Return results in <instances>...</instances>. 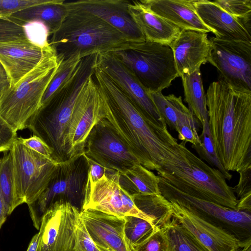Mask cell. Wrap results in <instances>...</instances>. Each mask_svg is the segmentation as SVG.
<instances>
[{
    "label": "cell",
    "mask_w": 251,
    "mask_h": 251,
    "mask_svg": "<svg viewBox=\"0 0 251 251\" xmlns=\"http://www.w3.org/2000/svg\"><path fill=\"white\" fill-rule=\"evenodd\" d=\"M93 77L103 94L105 118L139 163L150 171H157L172 156L177 140L166 124L158 125L148 120L129 97L96 64Z\"/></svg>",
    "instance_id": "6da1fadb"
},
{
    "label": "cell",
    "mask_w": 251,
    "mask_h": 251,
    "mask_svg": "<svg viewBox=\"0 0 251 251\" xmlns=\"http://www.w3.org/2000/svg\"><path fill=\"white\" fill-rule=\"evenodd\" d=\"M206 95L208 122L216 153L226 170L251 167V93L213 81Z\"/></svg>",
    "instance_id": "7a4b0ae2"
},
{
    "label": "cell",
    "mask_w": 251,
    "mask_h": 251,
    "mask_svg": "<svg viewBox=\"0 0 251 251\" xmlns=\"http://www.w3.org/2000/svg\"><path fill=\"white\" fill-rule=\"evenodd\" d=\"M158 176L190 196L235 209L237 199L223 174L210 167L182 142L156 171Z\"/></svg>",
    "instance_id": "3957f363"
},
{
    "label": "cell",
    "mask_w": 251,
    "mask_h": 251,
    "mask_svg": "<svg viewBox=\"0 0 251 251\" xmlns=\"http://www.w3.org/2000/svg\"><path fill=\"white\" fill-rule=\"evenodd\" d=\"M67 15L50 44L58 58H81L128 48L133 43L99 17L85 11L67 9Z\"/></svg>",
    "instance_id": "277c9868"
},
{
    "label": "cell",
    "mask_w": 251,
    "mask_h": 251,
    "mask_svg": "<svg viewBox=\"0 0 251 251\" xmlns=\"http://www.w3.org/2000/svg\"><path fill=\"white\" fill-rule=\"evenodd\" d=\"M96 55L82 59L73 79L46 106L30 119L26 128L43 140L53 151L52 159L60 163L67 160L64 137L77 96L93 75Z\"/></svg>",
    "instance_id": "5b68a950"
},
{
    "label": "cell",
    "mask_w": 251,
    "mask_h": 251,
    "mask_svg": "<svg viewBox=\"0 0 251 251\" xmlns=\"http://www.w3.org/2000/svg\"><path fill=\"white\" fill-rule=\"evenodd\" d=\"M52 48L39 64L0 98V116L16 131L26 128L61 61Z\"/></svg>",
    "instance_id": "8992f818"
},
{
    "label": "cell",
    "mask_w": 251,
    "mask_h": 251,
    "mask_svg": "<svg viewBox=\"0 0 251 251\" xmlns=\"http://www.w3.org/2000/svg\"><path fill=\"white\" fill-rule=\"evenodd\" d=\"M149 93L162 92L178 75L169 45L145 40L112 52Z\"/></svg>",
    "instance_id": "52a82bcc"
},
{
    "label": "cell",
    "mask_w": 251,
    "mask_h": 251,
    "mask_svg": "<svg viewBox=\"0 0 251 251\" xmlns=\"http://www.w3.org/2000/svg\"><path fill=\"white\" fill-rule=\"evenodd\" d=\"M88 177L84 151L59 163L58 169L48 186L33 203L28 205L34 226L39 229L44 214L55 202H69L82 210Z\"/></svg>",
    "instance_id": "ba28073f"
},
{
    "label": "cell",
    "mask_w": 251,
    "mask_h": 251,
    "mask_svg": "<svg viewBox=\"0 0 251 251\" xmlns=\"http://www.w3.org/2000/svg\"><path fill=\"white\" fill-rule=\"evenodd\" d=\"M9 151L16 198L20 205L25 203L28 205L35 202L47 188L59 163L29 149L17 138Z\"/></svg>",
    "instance_id": "9c48e42d"
},
{
    "label": "cell",
    "mask_w": 251,
    "mask_h": 251,
    "mask_svg": "<svg viewBox=\"0 0 251 251\" xmlns=\"http://www.w3.org/2000/svg\"><path fill=\"white\" fill-rule=\"evenodd\" d=\"M158 178L160 194L169 201L176 203L223 229L242 243L251 239V213L190 196L171 185L160 176Z\"/></svg>",
    "instance_id": "30bf717a"
},
{
    "label": "cell",
    "mask_w": 251,
    "mask_h": 251,
    "mask_svg": "<svg viewBox=\"0 0 251 251\" xmlns=\"http://www.w3.org/2000/svg\"><path fill=\"white\" fill-rule=\"evenodd\" d=\"M105 114L103 94L93 75L77 96L65 135L67 159L84 151L90 131L99 121L105 118Z\"/></svg>",
    "instance_id": "8fae6325"
},
{
    "label": "cell",
    "mask_w": 251,
    "mask_h": 251,
    "mask_svg": "<svg viewBox=\"0 0 251 251\" xmlns=\"http://www.w3.org/2000/svg\"><path fill=\"white\" fill-rule=\"evenodd\" d=\"M209 39L207 62L217 69L219 80L236 90L251 93V42Z\"/></svg>",
    "instance_id": "7c38bea8"
},
{
    "label": "cell",
    "mask_w": 251,
    "mask_h": 251,
    "mask_svg": "<svg viewBox=\"0 0 251 251\" xmlns=\"http://www.w3.org/2000/svg\"><path fill=\"white\" fill-rule=\"evenodd\" d=\"M119 179V173L108 168L96 182L87 178L82 211L92 209L119 218L133 216L153 225L152 219L136 207L132 196L121 187Z\"/></svg>",
    "instance_id": "4fadbf2b"
},
{
    "label": "cell",
    "mask_w": 251,
    "mask_h": 251,
    "mask_svg": "<svg viewBox=\"0 0 251 251\" xmlns=\"http://www.w3.org/2000/svg\"><path fill=\"white\" fill-rule=\"evenodd\" d=\"M84 154L102 166L120 173L140 163L105 118L99 121L90 131L86 142Z\"/></svg>",
    "instance_id": "5bb4252c"
},
{
    "label": "cell",
    "mask_w": 251,
    "mask_h": 251,
    "mask_svg": "<svg viewBox=\"0 0 251 251\" xmlns=\"http://www.w3.org/2000/svg\"><path fill=\"white\" fill-rule=\"evenodd\" d=\"M80 212L63 200L53 203L41 220L37 251H75Z\"/></svg>",
    "instance_id": "9a60e30c"
},
{
    "label": "cell",
    "mask_w": 251,
    "mask_h": 251,
    "mask_svg": "<svg viewBox=\"0 0 251 251\" xmlns=\"http://www.w3.org/2000/svg\"><path fill=\"white\" fill-rule=\"evenodd\" d=\"M95 64L129 97L148 120L158 125L165 124L161 119L149 92L112 52L96 54Z\"/></svg>",
    "instance_id": "2e32d148"
},
{
    "label": "cell",
    "mask_w": 251,
    "mask_h": 251,
    "mask_svg": "<svg viewBox=\"0 0 251 251\" xmlns=\"http://www.w3.org/2000/svg\"><path fill=\"white\" fill-rule=\"evenodd\" d=\"M129 0H79L65 1L67 9L78 10L102 19L124 34L131 43L145 41V38L129 13Z\"/></svg>",
    "instance_id": "e0dca14e"
},
{
    "label": "cell",
    "mask_w": 251,
    "mask_h": 251,
    "mask_svg": "<svg viewBox=\"0 0 251 251\" xmlns=\"http://www.w3.org/2000/svg\"><path fill=\"white\" fill-rule=\"evenodd\" d=\"M79 217L100 251H133L125 235L124 218L92 209L83 210Z\"/></svg>",
    "instance_id": "ac0fdd59"
},
{
    "label": "cell",
    "mask_w": 251,
    "mask_h": 251,
    "mask_svg": "<svg viewBox=\"0 0 251 251\" xmlns=\"http://www.w3.org/2000/svg\"><path fill=\"white\" fill-rule=\"evenodd\" d=\"M52 47L43 49L31 43L26 37L0 41V62L10 81L16 85L40 62Z\"/></svg>",
    "instance_id": "d6986e66"
},
{
    "label": "cell",
    "mask_w": 251,
    "mask_h": 251,
    "mask_svg": "<svg viewBox=\"0 0 251 251\" xmlns=\"http://www.w3.org/2000/svg\"><path fill=\"white\" fill-rule=\"evenodd\" d=\"M173 217L210 251H237L241 242L223 229L210 224L175 202Z\"/></svg>",
    "instance_id": "ffe728a7"
},
{
    "label": "cell",
    "mask_w": 251,
    "mask_h": 251,
    "mask_svg": "<svg viewBox=\"0 0 251 251\" xmlns=\"http://www.w3.org/2000/svg\"><path fill=\"white\" fill-rule=\"evenodd\" d=\"M178 76L190 75L207 62L211 43L206 33L181 30L170 45Z\"/></svg>",
    "instance_id": "44dd1931"
},
{
    "label": "cell",
    "mask_w": 251,
    "mask_h": 251,
    "mask_svg": "<svg viewBox=\"0 0 251 251\" xmlns=\"http://www.w3.org/2000/svg\"><path fill=\"white\" fill-rule=\"evenodd\" d=\"M195 7L202 23L217 39L251 42V29L213 1L196 0Z\"/></svg>",
    "instance_id": "7402d4cb"
},
{
    "label": "cell",
    "mask_w": 251,
    "mask_h": 251,
    "mask_svg": "<svg viewBox=\"0 0 251 251\" xmlns=\"http://www.w3.org/2000/svg\"><path fill=\"white\" fill-rule=\"evenodd\" d=\"M196 0H141L151 12L181 30L212 32L201 21L195 7Z\"/></svg>",
    "instance_id": "603a6c76"
},
{
    "label": "cell",
    "mask_w": 251,
    "mask_h": 251,
    "mask_svg": "<svg viewBox=\"0 0 251 251\" xmlns=\"http://www.w3.org/2000/svg\"><path fill=\"white\" fill-rule=\"evenodd\" d=\"M129 14L145 40L169 46L177 37L181 29L151 12L141 0L129 1Z\"/></svg>",
    "instance_id": "cb8c5ba5"
},
{
    "label": "cell",
    "mask_w": 251,
    "mask_h": 251,
    "mask_svg": "<svg viewBox=\"0 0 251 251\" xmlns=\"http://www.w3.org/2000/svg\"><path fill=\"white\" fill-rule=\"evenodd\" d=\"M64 0H50L46 3L29 7L10 17L23 23L38 20L43 22L48 27L50 35H52L61 26L67 11Z\"/></svg>",
    "instance_id": "d4e9b609"
},
{
    "label": "cell",
    "mask_w": 251,
    "mask_h": 251,
    "mask_svg": "<svg viewBox=\"0 0 251 251\" xmlns=\"http://www.w3.org/2000/svg\"><path fill=\"white\" fill-rule=\"evenodd\" d=\"M119 183L130 195L160 194L158 176L140 163L124 173H119Z\"/></svg>",
    "instance_id": "484cf974"
},
{
    "label": "cell",
    "mask_w": 251,
    "mask_h": 251,
    "mask_svg": "<svg viewBox=\"0 0 251 251\" xmlns=\"http://www.w3.org/2000/svg\"><path fill=\"white\" fill-rule=\"evenodd\" d=\"M181 78L184 100L188 108L201 125L208 119V110L200 69L190 75H183Z\"/></svg>",
    "instance_id": "4316f807"
},
{
    "label": "cell",
    "mask_w": 251,
    "mask_h": 251,
    "mask_svg": "<svg viewBox=\"0 0 251 251\" xmlns=\"http://www.w3.org/2000/svg\"><path fill=\"white\" fill-rule=\"evenodd\" d=\"M136 207L152 219L158 229L173 219L171 203L161 194L132 195Z\"/></svg>",
    "instance_id": "83f0119b"
},
{
    "label": "cell",
    "mask_w": 251,
    "mask_h": 251,
    "mask_svg": "<svg viewBox=\"0 0 251 251\" xmlns=\"http://www.w3.org/2000/svg\"><path fill=\"white\" fill-rule=\"evenodd\" d=\"M82 59L75 56L61 61L55 75L43 95L39 109L46 106L67 86L78 72Z\"/></svg>",
    "instance_id": "f1b7e54d"
},
{
    "label": "cell",
    "mask_w": 251,
    "mask_h": 251,
    "mask_svg": "<svg viewBox=\"0 0 251 251\" xmlns=\"http://www.w3.org/2000/svg\"><path fill=\"white\" fill-rule=\"evenodd\" d=\"M149 93L162 121L171 129L176 131L178 119L187 108L181 97L174 94L164 96L162 92Z\"/></svg>",
    "instance_id": "f546056e"
},
{
    "label": "cell",
    "mask_w": 251,
    "mask_h": 251,
    "mask_svg": "<svg viewBox=\"0 0 251 251\" xmlns=\"http://www.w3.org/2000/svg\"><path fill=\"white\" fill-rule=\"evenodd\" d=\"M0 194L10 215L20 205L15 193L12 159L10 151L6 152L0 158Z\"/></svg>",
    "instance_id": "4dcf8cb0"
},
{
    "label": "cell",
    "mask_w": 251,
    "mask_h": 251,
    "mask_svg": "<svg viewBox=\"0 0 251 251\" xmlns=\"http://www.w3.org/2000/svg\"><path fill=\"white\" fill-rule=\"evenodd\" d=\"M163 227L169 237L173 251H210L174 218Z\"/></svg>",
    "instance_id": "1f68e13d"
},
{
    "label": "cell",
    "mask_w": 251,
    "mask_h": 251,
    "mask_svg": "<svg viewBox=\"0 0 251 251\" xmlns=\"http://www.w3.org/2000/svg\"><path fill=\"white\" fill-rule=\"evenodd\" d=\"M125 235L132 248L147 240L157 228L150 222L133 216L124 217Z\"/></svg>",
    "instance_id": "d6a6232c"
},
{
    "label": "cell",
    "mask_w": 251,
    "mask_h": 251,
    "mask_svg": "<svg viewBox=\"0 0 251 251\" xmlns=\"http://www.w3.org/2000/svg\"><path fill=\"white\" fill-rule=\"evenodd\" d=\"M201 126L202 129L200 136L201 144L194 148L200 155H201L208 163L220 171L226 179L230 180L232 176L229 172L225 169L219 159L209 128L208 119L205 120Z\"/></svg>",
    "instance_id": "836d02e7"
},
{
    "label": "cell",
    "mask_w": 251,
    "mask_h": 251,
    "mask_svg": "<svg viewBox=\"0 0 251 251\" xmlns=\"http://www.w3.org/2000/svg\"><path fill=\"white\" fill-rule=\"evenodd\" d=\"M198 120L188 108H187L179 116L176 131L178 133L179 139L186 143L189 142L194 147L201 144L198 134Z\"/></svg>",
    "instance_id": "e575fe53"
},
{
    "label": "cell",
    "mask_w": 251,
    "mask_h": 251,
    "mask_svg": "<svg viewBox=\"0 0 251 251\" xmlns=\"http://www.w3.org/2000/svg\"><path fill=\"white\" fill-rule=\"evenodd\" d=\"M214 2L251 29V0H217Z\"/></svg>",
    "instance_id": "d590c367"
},
{
    "label": "cell",
    "mask_w": 251,
    "mask_h": 251,
    "mask_svg": "<svg viewBox=\"0 0 251 251\" xmlns=\"http://www.w3.org/2000/svg\"><path fill=\"white\" fill-rule=\"evenodd\" d=\"M23 27L26 38L33 44L43 49L50 47L49 41L50 32L43 22L29 21L25 23Z\"/></svg>",
    "instance_id": "8d00e7d4"
},
{
    "label": "cell",
    "mask_w": 251,
    "mask_h": 251,
    "mask_svg": "<svg viewBox=\"0 0 251 251\" xmlns=\"http://www.w3.org/2000/svg\"><path fill=\"white\" fill-rule=\"evenodd\" d=\"M132 249L133 251H173L163 227L155 230L147 240Z\"/></svg>",
    "instance_id": "74e56055"
},
{
    "label": "cell",
    "mask_w": 251,
    "mask_h": 251,
    "mask_svg": "<svg viewBox=\"0 0 251 251\" xmlns=\"http://www.w3.org/2000/svg\"><path fill=\"white\" fill-rule=\"evenodd\" d=\"M24 24L11 17H0V41L25 37Z\"/></svg>",
    "instance_id": "f35d334b"
},
{
    "label": "cell",
    "mask_w": 251,
    "mask_h": 251,
    "mask_svg": "<svg viewBox=\"0 0 251 251\" xmlns=\"http://www.w3.org/2000/svg\"><path fill=\"white\" fill-rule=\"evenodd\" d=\"M50 0H0V17L11 15L38 5L48 3Z\"/></svg>",
    "instance_id": "ab89813d"
},
{
    "label": "cell",
    "mask_w": 251,
    "mask_h": 251,
    "mask_svg": "<svg viewBox=\"0 0 251 251\" xmlns=\"http://www.w3.org/2000/svg\"><path fill=\"white\" fill-rule=\"evenodd\" d=\"M75 251H100L90 237L80 217L76 225Z\"/></svg>",
    "instance_id": "60d3db41"
},
{
    "label": "cell",
    "mask_w": 251,
    "mask_h": 251,
    "mask_svg": "<svg viewBox=\"0 0 251 251\" xmlns=\"http://www.w3.org/2000/svg\"><path fill=\"white\" fill-rule=\"evenodd\" d=\"M17 138V131L0 116V152L9 151Z\"/></svg>",
    "instance_id": "b9f144b4"
},
{
    "label": "cell",
    "mask_w": 251,
    "mask_h": 251,
    "mask_svg": "<svg viewBox=\"0 0 251 251\" xmlns=\"http://www.w3.org/2000/svg\"><path fill=\"white\" fill-rule=\"evenodd\" d=\"M25 146L49 159H52V150L40 138L33 135L29 138L17 137Z\"/></svg>",
    "instance_id": "7bdbcfd3"
},
{
    "label": "cell",
    "mask_w": 251,
    "mask_h": 251,
    "mask_svg": "<svg viewBox=\"0 0 251 251\" xmlns=\"http://www.w3.org/2000/svg\"><path fill=\"white\" fill-rule=\"evenodd\" d=\"M238 184L233 188L238 198L251 195V167L241 171Z\"/></svg>",
    "instance_id": "ee69618b"
},
{
    "label": "cell",
    "mask_w": 251,
    "mask_h": 251,
    "mask_svg": "<svg viewBox=\"0 0 251 251\" xmlns=\"http://www.w3.org/2000/svg\"><path fill=\"white\" fill-rule=\"evenodd\" d=\"M85 155V154H84ZM88 165V179L93 183L97 182L104 175L106 168L85 155Z\"/></svg>",
    "instance_id": "f6af8a7d"
},
{
    "label": "cell",
    "mask_w": 251,
    "mask_h": 251,
    "mask_svg": "<svg viewBox=\"0 0 251 251\" xmlns=\"http://www.w3.org/2000/svg\"><path fill=\"white\" fill-rule=\"evenodd\" d=\"M10 87V81L7 74L0 62V98Z\"/></svg>",
    "instance_id": "bcb514c9"
},
{
    "label": "cell",
    "mask_w": 251,
    "mask_h": 251,
    "mask_svg": "<svg viewBox=\"0 0 251 251\" xmlns=\"http://www.w3.org/2000/svg\"><path fill=\"white\" fill-rule=\"evenodd\" d=\"M235 209L248 213L251 212V195L243 197L237 200Z\"/></svg>",
    "instance_id": "7dc6e473"
},
{
    "label": "cell",
    "mask_w": 251,
    "mask_h": 251,
    "mask_svg": "<svg viewBox=\"0 0 251 251\" xmlns=\"http://www.w3.org/2000/svg\"><path fill=\"white\" fill-rule=\"evenodd\" d=\"M9 216L5 204L0 194V228Z\"/></svg>",
    "instance_id": "c3c4849f"
},
{
    "label": "cell",
    "mask_w": 251,
    "mask_h": 251,
    "mask_svg": "<svg viewBox=\"0 0 251 251\" xmlns=\"http://www.w3.org/2000/svg\"><path fill=\"white\" fill-rule=\"evenodd\" d=\"M39 234H35L31 238L26 251H37Z\"/></svg>",
    "instance_id": "681fc988"
},
{
    "label": "cell",
    "mask_w": 251,
    "mask_h": 251,
    "mask_svg": "<svg viewBox=\"0 0 251 251\" xmlns=\"http://www.w3.org/2000/svg\"><path fill=\"white\" fill-rule=\"evenodd\" d=\"M237 251H251V239L241 243V248Z\"/></svg>",
    "instance_id": "f907efd6"
}]
</instances>
